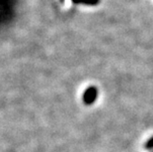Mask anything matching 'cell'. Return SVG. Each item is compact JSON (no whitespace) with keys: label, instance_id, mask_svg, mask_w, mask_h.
I'll return each instance as SVG.
<instances>
[{"label":"cell","instance_id":"cell-1","mask_svg":"<svg viewBox=\"0 0 153 152\" xmlns=\"http://www.w3.org/2000/svg\"><path fill=\"white\" fill-rule=\"evenodd\" d=\"M98 98V89L95 86H89L83 93V102L85 105H92Z\"/></svg>","mask_w":153,"mask_h":152},{"label":"cell","instance_id":"cell-2","mask_svg":"<svg viewBox=\"0 0 153 152\" xmlns=\"http://www.w3.org/2000/svg\"><path fill=\"white\" fill-rule=\"evenodd\" d=\"M73 3H77V4H85L89 6H96L99 5L101 0H72Z\"/></svg>","mask_w":153,"mask_h":152},{"label":"cell","instance_id":"cell-3","mask_svg":"<svg viewBox=\"0 0 153 152\" xmlns=\"http://www.w3.org/2000/svg\"><path fill=\"white\" fill-rule=\"evenodd\" d=\"M144 148H145L146 150H151V149H153V136L151 138H149V139L145 142Z\"/></svg>","mask_w":153,"mask_h":152}]
</instances>
